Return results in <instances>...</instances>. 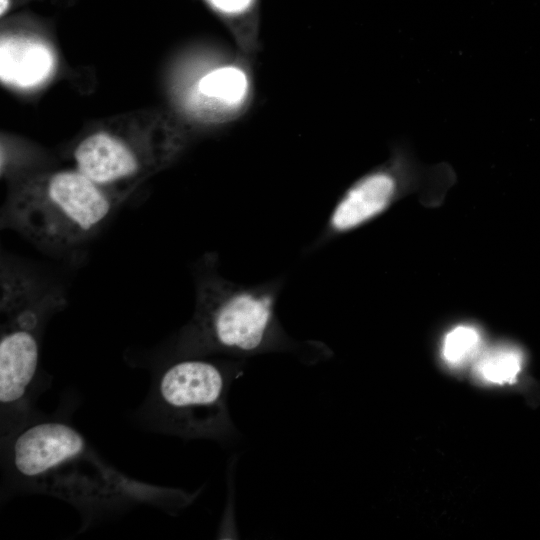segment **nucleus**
I'll use <instances>...</instances> for the list:
<instances>
[{
  "mask_svg": "<svg viewBox=\"0 0 540 540\" xmlns=\"http://www.w3.org/2000/svg\"><path fill=\"white\" fill-rule=\"evenodd\" d=\"M5 496L42 494L75 508L80 531L139 506L177 514L189 493L133 479L109 464L61 414L36 415L1 444Z\"/></svg>",
  "mask_w": 540,
  "mask_h": 540,
  "instance_id": "nucleus-1",
  "label": "nucleus"
},
{
  "mask_svg": "<svg viewBox=\"0 0 540 540\" xmlns=\"http://www.w3.org/2000/svg\"><path fill=\"white\" fill-rule=\"evenodd\" d=\"M218 257L206 253L196 264V300L192 317L169 341L158 365L176 358L224 355L244 359L266 353H292L309 363L325 359L327 346L292 338L280 323L276 306L283 276L254 285L225 279Z\"/></svg>",
  "mask_w": 540,
  "mask_h": 540,
  "instance_id": "nucleus-2",
  "label": "nucleus"
},
{
  "mask_svg": "<svg viewBox=\"0 0 540 540\" xmlns=\"http://www.w3.org/2000/svg\"><path fill=\"white\" fill-rule=\"evenodd\" d=\"M243 368V359L231 357H183L163 362L134 419L149 431L184 440H229L237 429L228 395Z\"/></svg>",
  "mask_w": 540,
  "mask_h": 540,
  "instance_id": "nucleus-3",
  "label": "nucleus"
},
{
  "mask_svg": "<svg viewBox=\"0 0 540 540\" xmlns=\"http://www.w3.org/2000/svg\"><path fill=\"white\" fill-rule=\"evenodd\" d=\"M64 304L59 293L39 286L29 274L3 269L0 329V440L6 442L39 413L46 385L40 373L45 327Z\"/></svg>",
  "mask_w": 540,
  "mask_h": 540,
  "instance_id": "nucleus-4",
  "label": "nucleus"
},
{
  "mask_svg": "<svg viewBox=\"0 0 540 540\" xmlns=\"http://www.w3.org/2000/svg\"><path fill=\"white\" fill-rule=\"evenodd\" d=\"M117 198L77 169L22 183L2 212V226L35 247L68 254L88 242L112 215Z\"/></svg>",
  "mask_w": 540,
  "mask_h": 540,
  "instance_id": "nucleus-5",
  "label": "nucleus"
},
{
  "mask_svg": "<svg viewBox=\"0 0 540 540\" xmlns=\"http://www.w3.org/2000/svg\"><path fill=\"white\" fill-rule=\"evenodd\" d=\"M398 189V178L391 168L377 169L359 178L335 203L324 227L303 254L320 250L380 215L393 202Z\"/></svg>",
  "mask_w": 540,
  "mask_h": 540,
  "instance_id": "nucleus-6",
  "label": "nucleus"
},
{
  "mask_svg": "<svg viewBox=\"0 0 540 540\" xmlns=\"http://www.w3.org/2000/svg\"><path fill=\"white\" fill-rule=\"evenodd\" d=\"M76 169L106 188L128 180L142 169V160L132 146L106 132L84 138L74 151Z\"/></svg>",
  "mask_w": 540,
  "mask_h": 540,
  "instance_id": "nucleus-7",
  "label": "nucleus"
},
{
  "mask_svg": "<svg viewBox=\"0 0 540 540\" xmlns=\"http://www.w3.org/2000/svg\"><path fill=\"white\" fill-rule=\"evenodd\" d=\"M50 48L34 38L3 37L0 43V78L7 85L27 89L43 83L52 73Z\"/></svg>",
  "mask_w": 540,
  "mask_h": 540,
  "instance_id": "nucleus-8",
  "label": "nucleus"
},
{
  "mask_svg": "<svg viewBox=\"0 0 540 540\" xmlns=\"http://www.w3.org/2000/svg\"><path fill=\"white\" fill-rule=\"evenodd\" d=\"M249 82L246 73L236 66L216 68L197 84V92L205 99L225 107H237L246 98Z\"/></svg>",
  "mask_w": 540,
  "mask_h": 540,
  "instance_id": "nucleus-9",
  "label": "nucleus"
},
{
  "mask_svg": "<svg viewBox=\"0 0 540 540\" xmlns=\"http://www.w3.org/2000/svg\"><path fill=\"white\" fill-rule=\"evenodd\" d=\"M523 364V356L514 347H499L484 354L476 365V371L483 380L504 384L514 382Z\"/></svg>",
  "mask_w": 540,
  "mask_h": 540,
  "instance_id": "nucleus-10",
  "label": "nucleus"
},
{
  "mask_svg": "<svg viewBox=\"0 0 540 540\" xmlns=\"http://www.w3.org/2000/svg\"><path fill=\"white\" fill-rule=\"evenodd\" d=\"M480 345V335L471 326H457L447 333L442 346V355L447 363L459 366L473 357Z\"/></svg>",
  "mask_w": 540,
  "mask_h": 540,
  "instance_id": "nucleus-11",
  "label": "nucleus"
},
{
  "mask_svg": "<svg viewBox=\"0 0 540 540\" xmlns=\"http://www.w3.org/2000/svg\"><path fill=\"white\" fill-rule=\"evenodd\" d=\"M218 12L228 16H238L247 13L255 0H207Z\"/></svg>",
  "mask_w": 540,
  "mask_h": 540,
  "instance_id": "nucleus-12",
  "label": "nucleus"
},
{
  "mask_svg": "<svg viewBox=\"0 0 540 540\" xmlns=\"http://www.w3.org/2000/svg\"><path fill=\"white\" fill-rule=\"evenodd\" d=\"M9 6V0H0V14L3 15Z\"/></svg>",
  "mask_w": 540,
  "mask_h": 540,
  "instance_id": "nucleus-13",
  "label": "nucleus"
}]
</instances>
